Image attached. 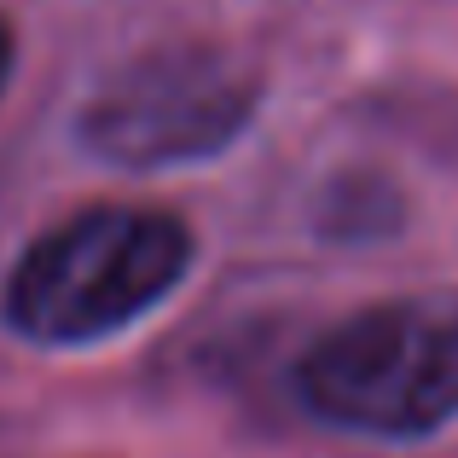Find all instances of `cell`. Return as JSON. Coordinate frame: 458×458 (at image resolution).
<instances>
[{
    "mask_svg": "<svg viewBox=\"0 0 458 458\" xmlns=\"http://www.w3.org/2000/svg\"><path fill=\"white\" fill-rule=\"evenodd\" d=\"M186 267V221L146 203H93L23 250L6 279V319L35 343H93L151 313Z\"/></svg>",
    "mask_w": 458,
    "mask_h": 458,
    "instance_id": "1",
    "label": "cell"
},
{
    "mask_svg": "<svg viewBox=\"0 0 458 458\" xmlns=\"http://www.w3.org/2000/svg\"><path fill=\"white\" fill-rule=\"evenodd\" d=\"M296 394L331 429L429 436L458 412V296H394L360 308L296 366Z\"/></svg>",
    "mask_w": 458,
    "mask_h": 458,
    "instance_id": "2",
    "label": "cell"
},
{
    "mask_svg": "<svg viewBox=\"0 0 458 458\" xmlns=\"http://www.w3.org/2000/svg\"><path fill=\"white\" fill-rule=\"evenodd\" d=\"M244 111V88L226 81L215 58H151L99 93L88 111V140L123 163H168L186 151H215Z\"/></svg>",
    "mask_w": 458,
    "mask_h": 458,
    "instance_id": "3",
    "label": "cell"
},
{
    "mask_svg": "<svg viewBox=\"0 0 458 458\" xmlns=\"http://www.w3.org/2000/svg\"><path fill=\"white\" fill-rule=\"evenodd\" d=\"M6 70H12V30H6V18H0V88H6Z\"/></svg>",
    "mask_w": 458,
    "mask_h": 458,
    "instance_id": "4",
    "label": "cell"
}]
</instances>
